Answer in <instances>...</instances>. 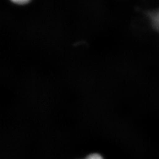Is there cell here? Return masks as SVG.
I'll use <instances>...</instances> for the list:
<instances>
[{"mask_svg":"<svg viewBox=\"0 0 159 159\" xmlns=\"http://www.w3.org/2000/svg\"><path fill=\"white\" fill-rule=\"evenodd\" d=\"M149 17L154 28L157 30H159V10L150 13Z\"/></svg>","mask_w":159,"mask_h":159,"instance_id":"obj_1","label":"cell"},{"mask_svg":"<svg viewBox=\"0 0 159 159\" xmlns=\"http://www.w3.org/2000/svg\"><path fill=\"white\" fill-rule=\"evenodd\" d=\"M12 3L18 6H24L27 4L31 0H10Z\"/></svg>","mask_w":159,"mask_h":159,"instance_id":"obj_2","label":"cell"},{"mask_svg":"<svg viewBox=\"0 0 159 159\" xmlns=\"http://www.w3.org/2000/svg\"><path fill=\"white\" fill-rule=\"evenodd\" d=\"M86 159H103L102 156L99 154L94 153L91 154L87 156Z\"/></svg>","mask_w":159,"mask_h":159,"instance_id":"obj_3","label":"cell"}]
</instances>
